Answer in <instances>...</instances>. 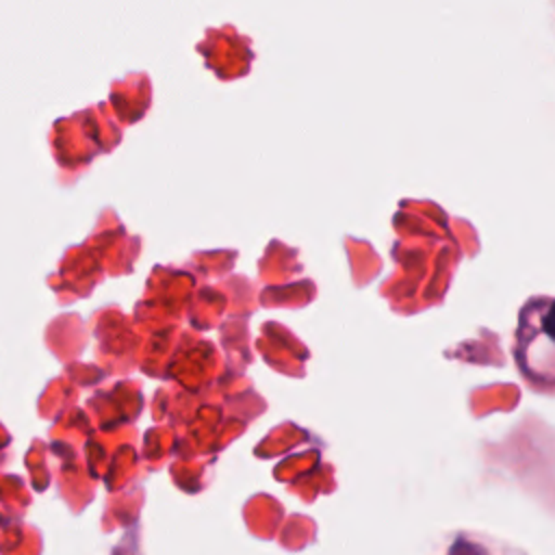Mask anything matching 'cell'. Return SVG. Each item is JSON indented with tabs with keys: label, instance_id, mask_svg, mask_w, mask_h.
<instances>
[{
	"label": "cell",
	"instance_id": "cell-1",
	"mask_svg": "<svg viewBox=\"0 0 555 555\" xmlns=\"http://www.w3.org/2000/svg\"><path fill=\"white\" fill-rule=\"evenodd\" d=\"M453 555H470V553H453Z\"/></svg>",
	"mask_w": 555,
	"mask_h": 555
}]
</instances>
